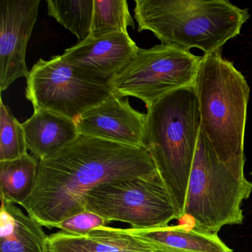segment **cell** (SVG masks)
<instances>
[{"label":"cell","mask_w":252,"mask_h":252,"mask_svg":"<svg viewBox=\"0 0 252 252\" xmlns=\"http://www.w3.org/2000/svg\"><path fill=\"white\" fill-rule=\"evenodd\" d=\"M158 173L146 149L79 135L39 160L36 185L21 205L42 226L85 211L88 194L99 186Z\"/></svg>","instance_id":"6da1fadb"},{"label":"cell","mask_w":252,"mask_h":252,"mask_svg":"<svg viewBox=\"0 0 252 252\" xmlns=\"http://www.w3.org/2000/svg\"><path fill=\"white\" fill-rule=\"evenodd\" d=\"M147 109L144 146L181 220L201 127L198 98L194 87H186Z\"/></svg>","instance_id":"7a4b0ae2"},{"label":"cell","mask_w":252,"mask_h":252,"mask_svg":"<svg viewBox=\"0 0 252 252\" xmlns=\"http://www.w3.org/2000/svg\"><path fill=\"white\" fill-rule=\"evenodd\" d=\"M138 32L149 31L161 41L186 51L221 53L240 33L249 10L228 0H135Z\"/></svg>","instance_id":"3957f363"},{"label":"cell","mask_w":252,"mask_h":252,"mask_svg":"<svg viewBox=\"0 0 252 252\" xmlns=\"http://www.w3.org/2000/svg\"><path fill=\"white\" fill-rule=\"evenodd\" d=\"M201 130L218 157L245 165V130L250 88L220 53L201 57L194 79Z\"/></svg>","instance_id":"277c9868"},{"label":"cell","mask_w":252,"mask_h":252,"mask_svg":"<svg viewBox=\"0 0 252 252\" xmlns=\"http://www.w3.org/2000/svg\"><path fill=\"white\" fill-rule=\"evenodd\" d=\"M244 166L220 158L200 129L182 219L188 218L192 228L215 234L225 225L243 223L242 204L252 191Z\"/></svg>","instance_id":"5b68a950"},{"label":"cell","mask_w":252,"mask_h":252,"mask_svg":"<svg viewBox=\"0 0 252 252\" xmlns=\"http://www.w3.org/2000/svg\"><path fill=\"white\" fill-rule=\"evenodd\" d=\"M85 211L100 215L109 223L119 221L136 229L163 226L179 220L159 173L99 186L86 197Z\"/></svg>","instance_id":"8992f818"},{"label":"cell","mask_w":252,"mask_h":252,"mask_svg":"<svg viewBox=\"0 0 252 252\" xmlns=\"http://www.w3.org/2000/svg\"><path fill=\"white\" fill-rule=\"evenodd\" d=\"M201 57L165 44L138 48L109 83L114 95L139 98L148 107L173 91L193 86Z\"/></svg>","instance_id":"52a82bcc"},{"label":"cell","mask_w":252,"mask_h":252,"mask_svg":"<svg viewBox=\"0 0 252 252\" xmlns=\"http://www.w3.org/2000/svg\"><path fill=\"white\" fill-rule=\"evenodd\" d=\"M110 83L85 76L62 56L40 59L27 76L26 98L33 110H47L75 120L113 95Z\"/></svg>","instance_id":"ba28073f"},{"label":"cell","mask_w":252,"mask_h":252,"mask_svg":"<svg viewBox=\"0 0 252 252\" xmlns=\"http://www.w3.org/2000/svg\"><path fill=\"white\" fill-rule=\"evenodd\" d=\"M40 0H0V89L27 78L26 50Z\"/></svg>","instance_id":"9c48e42d"},{"label":"cell","mask_w":252,"mask_h":252,"mask_svg":"<svg viewBox=\"0 0 252 252\" xmlns=\"http://www.w3.org/2000/svg\"><path fill=\"white\" fill-rule=\"evenodd\" d=\"M74 121L79 135L145 149L146 114L134 110L128 98L113 94Z\"/></svg>","instance_id":"30bf717a"},{"label":"cell","mask_w":252,"mask_h":252,"mask_svg":"<svg viewBox=\"0 0 252 252\" xmlns=\"http://www.w3.org/2000/svg\"><path fill=\"white\" fill-rule=\"evenodd\" d=\"M127 32L93 36L65 50L63 60L82 74L109 81L122 71L138 50Z\"/></svg>","instance_id":"8fae6325"},{"label":"cell","mask_w":252,"mask_h":252,"mask_svg":"<svg viewBox=\"0 0 252 252\" xmlns=\"http://www.w3.org/2000/svg\"><path fill=\"white\" fill-rule=\"evenodd\" d=\"M126 230L144 242L153 252H234L218 234L187 225Z\"/></svg>","instance_id":"7c38bea8"},{"label":"cell","mask_w":252,"mask_h":252,"mask_svg":"<svg viewBox=\"0 0 252 252\" xmlns=\"http://www.w3.org/2000/svg\"><path fill=\"white\" fill-rule=\"evenodd\" d=\"M23 126L28 149L39 160L63 150L79 135L74 120L47 110H34Z\"/></svg>","instance_id":"4fadbf2b"},{"label":"cell","mask_w":252,"mask_h":252,"mask_svg":"<svg viewBox=\"0 0 252 252\" xmlns=\"http://www.w3.org/2000/svg\"><path fill=\"white\" fill-rule=\"evenodd\" d=\"M1 203L0 252H49L42 225L14 203Z\"/></svg>","instance_id":"5bb4252c"},{"label":"cell","mask_w":252,"mask_h":252,"mask_svg":"<svg viewBox=\"0 0 252 252\" xmlns=\"http://www.w3.org/2000/svg\"><path fill=\"white\" fill-rule=\"evenodd\" d=\"M53 235L72 247L88 252H153L144 242L126 228L104 226L85 235L77 236L60 231Z\"/></svg>","instance_id":"9a60e30c"},{"label":"cell","mask_w":252,"mask_h":252,"mask_svg":"<svg viewBox=\"0 0 252 252\" xmlns=\"http://www.w3.org/2000/svg\"><path fill=\"white\" fill-rule=\"evenodd\" d=\"M39 163L37 158L29 154L0 161L1 200L21 206L34 189Z\"/></svg>","instance_id":"2e32d148"},{"label":"cell","mask_w":252,"mask_h":252,"mask_svg":"<svg viewBox=\"0 0 252 252\" xmlns=\"http://www.w3.org/2000/svg\"><path fill=\"white\" fill-rule=\"evenodd\" d=\"M94 0H47L48 14L77 36L79 42L91 35Z\"/></svg>","instance_id":"e0dca14e"},{"label":"cell","mask_w":252,"mask_h":252,"mask_svg":"<svg viewBox=\"0 0 252 252\" xmlns=\"http://www.w3.org/2000/svg\"><path fill=\"white\" fill-rule=\"evenodd\" d=\"M91 35L114 32H127V28L135 29L126 0H94Z\"/></svg>","instance_id":"ac0fdd59"},{"label":"cell","mask_w":252,"mask_h":252,"mask_svg":"<svg viewBox=\"0 0 252 252\" xmlns=\"http://www.w3.org/2000/svg\"><path fill=\"white\" fill-rule=\"evenodd\" d=\"M23 124L11 113L3 100L0 101V161L14 160L28 153Z\"/></svg>","instance_id":"d6986e66"},{"label":"cell","mask_w":252,"mask_h":252,"mask_svg":"<svg viewBox=\"0 0 252 252\" xmlns=\"http://www.w3.org/2000/svg\"><path fill=\"white\" fill-rule=\"evenodd\" d=\"M109 222L102 217L94 212L84 211L53 225L63 232L73 235L82 236L96 228L107 226Z\"/></svg>","instance_id":"ffe728a7"},{"label":"cell","mask_w":252,"mask_h":252,"mask_svg":"<svg viewBox=\"0 0 252 252\" xmlns=\"http://www.w3.org/2000/svg\"><path fill=\"white\" fill-rule=\"evenodd\" d=\"M48 248L49 252H88L63 243L56 238L53 234L48 237Z\"/></svg>","instance_id":"44dd1931"},{"label":"cell","mask_w":252,"mask_h":252,"mask_svg":"<svg viewBox=\"0 0 252 252\" xmlns=\"http://www.w3.org/2000/svg\"></svg>","instance_id":"7402d4cb"}]
</instances>
